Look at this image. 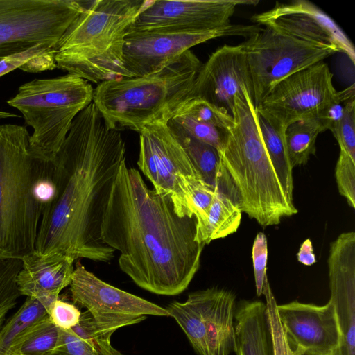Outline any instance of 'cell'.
I'll use <instances>...</instances> for the list:
<instances>
[{
    "instance_id": "obj_1",
    "label": "cell",
    "mask_w": 355,
    "mask_h": 355,
    "mask_svg": "<svg viewBox=\"0 0 355 355\" xmlns=\"http://www.w3.org/2000/svg\"><path fill=\"white\" fill-rule=\"evenodd\" d=\"M125 144L109 127L93 103L74 118L53 160V193L45 203L35 252L108 262L114 250L101 239L105 206Z\"/></svg>"
},
{
    "instance_id": "obj_39",
    "label": "cell",
    "mask_w": 355,
    "mask_h": 355,
    "mask_svg": "<svg viewBox=\"0 0 355 355\" xmlns=\"http://www.w3.org/2000/svg\"><path fill=\"white\" fill-rule=\"evenodd\" d=\"M294 352H295V355H314V354L306 353V352H299L297 350H294ZM333 355H336V354H334Z\"/></svg>"
},
{
    "instance_id": "obj_40",
    "label": "cell",
    "mask_w": 355,
    "mask_h": 355,
    "mask_svg": "<svg viewBox=\"0 0 355 355\" xmlns=\"http://www.w3.org/2000/svg\"><path fill=\"white\" fill-rule=\"evenodd\" d=\"M0 355H24V354H17V353H6V354H0ZM49 355V354H48Z\"/></svg>"
},
{
    "instance_id": "obj_12",
    "label": "cell",
    "mask_w": 355,
    "mask_h": 355,
    "mask_svg": "<svg viewBox=\"0 0 355 355\" xmlns=\"http://www.w3.org/2000/svg\"><path fill=\"white\" fill-rule=\"evenodd\" d=\"M259 25L229 24L198 32L130 31L125 37L123 65L128 78L158 71L197 44L224 36L245 39L261 30Z\"/></svg>"
},
{
    "instance_id": "obj_11",
    "label": "cell",
    "mask_w": 355,
    "mask_h": 355,
    "mask_svg": "<svg viewBox=\"0 0 355 355\" xmlns=\"http://www.w3.org/2000/svg\"><path fill=\"white\" fill-rule=\"evenodd\" d=\"M139 135V169L157 193L171 200L178 215L191 216L187 210L184 187L191 178H202L200 174L172 134L167 122L147 125Z\"/></svg>"
},
{
    "instance_id": "obj_13",
    "label": "cell",
    "mask_w": 355,
    "mask_h": 355,
    "mask_svg": "<svg viewBox=\"0 0 355 355\" xmlns=\"http://www.w3.org/2000/svg\"><path fill=\"white\" fill-rule=\"evenodd\" d=\"M328 64L317 62L277 83L256 107L284 126L304 119H318L337 91Z\"/></svg>"
},
{
    "instance_id": "obj_38",
    "label": "cell",
    "mask_w": 355,
    "mask_h": 355,
    "mask_svg": "<svg viewBox=\"0 0 355 355\" xmlns=\"http://www.w3.org/2000/svg\"><path fill=\"white\" fill-rule=\"evenodd\" d=\"M12 117H19V116L18 115L11 113V112L0 111V119L12 118Z\"/></svg>"
},
{
    "instance_id": "obj_17",
    "label": "cell",
    "mask_w": 355,
    "mask_h": 355,
    "mask_svg": "<svg viewBox=\"0 0 355 355\" xmlns=\"http://www.w3.org/2000/svg\"><path fill=\"white\" fill-rule=\"evenodd\" d=\"M245 92L253 98L252 80L242 47L240 44L224 45L202 64L195 80L192 97L232 114L235 96H242Z\"/></svg>"
},
{
    "instance_id": "obj_21",
    "label": "cell",
    "mask_w": 355,
    "mask_h": 355,
    "mask_svg": "<svg viewBox=\"0 0 355 355\" xmlns=\"http://www.w3.org/2000/svg\"><path fill=\"white\" fill-rule=\"evenodd\" d=\"M74 261L70 257L42 256L35 252L25 256L16 279L21 295L57 300L62 290L71 284Z\"/></svg>"
},
{
    "instance_id": "obj_22",
    "label": "cell",
    "mask_w": 355,
    "mask_h": 355,
    "mask_svg": "<svg viewBox=\"0 0 355 355\" xmlns=\"http://www.w3.org/2000/svg\"><path fill=\"white\" fill-rule=\"evenodd\" d=\"M236 355H273L266 304L241 300L234 313Z\"/></svg>"
},
{
    "instance_id": "obj_3",
    "label": "cell",
    "mask_w": 355,
    "mask_h": 355,
    "mask_svg": "<svg viewBox=\"0 0 355 355\" xmlns=\"http://www.w3.org/2000/svg\"><path fill=\"white\" fill-rule=\"evenodd\" d=\"M28 130L0 125V261L35 252L39 225L51 196L53 161L31 148Z\"/></svg>"
},
{
    "instance_id": "obj_19",
    "label": "cell",
    "mask_w": 355,
    "mask_h": 355,
    "mask_svg": "<svg viewBox=\"0 0 355 355\" xmlns=\"http://www.w3.org/2000/svg\"><path fill=\"white\" fill-rule=\"evenodd\" d=\"M74 304L91 313L169 317L166 308L103 281L78 261L69 285Z\"/></svg>"
},
{
    "instance_id": "obj_27",
    "label": "cell",
    "mask_w": 355,
    "mask_h": 355,
    "mask_svg": "<svg viewBox=\"0 0 355 355\" xmlns=\"http://www.w3.org/2000/svg\"><path fill=\"white\" fill-rule=\"evenodd\" d=\"M54 301L26 297L19 309L0 328V354L8 352L12 343L24 329L47 315Z\"/></svg>"
},
{
    "instance_id": "obj_2",
    "label": "cell",
    "mask_w": 355,
    "mask_h": 355,
    "mask_svg": "<svg viewBox=\"0 0 355 355\" xmlns=\"http://www.w3.org/2000/svg\"><path fill=\"white\" fill-rule=\"evenodd\" d=\"M101 235L120 252V269L139 287L167 296L187 288L205 245L196 239L194 216L178 215L171 200L149 188L125 162L105 206Z\"/></svg>"
},
{
    "instance_id": "obj_36",
    "label": "cell",
    "mask_w": 355,
    "mask_h": 355,
    "mask_svg": "<svg viewBox=\"0 0 355 355\" xmlns=\"http://www.w3.org/2000/svg\"><path fill=\"white\" fill-rule=\"evenodd\" d=\"M82 312L73 303L58 298L51 303L48 315L60 329H69L75 327L80 320Z\"/></svg>"
},
{
    "instance_id": "obj_37",
    "label": "cell",
    "mask_w": 355,
    "mask_h": 355,
    "mask_svg": "<svg viewBox=\"0 0 355 355\" xmlns=\"http://www.w3.org/2000/svg\"><path fill=\"white\" fill-rule=\"evenodd\" d=\"M297 261L305 266H312L316 262L312 241L306 239L300 245L297 253Z\"/></svg>"
},
{
    "instance_id": "obj_5",
    "label": "cell",
    "mask_w": 355,
    "mask_h": 355,
    "mask_svg": "<svg viewBox=\"0 0 355 355\" xmlns=\"http://www.w3.org/2000/svg\"><path fill=\"white\" fill-rule=\"evenodd\" d=\"M202 65L188 50L155 73L98 83L92 103L111 128H129L139 133L147 125L167 122L192 98Z\"/></svg>"
},
{
    "instance_id": "obj_31",
    "label": "cell",
    "mask_w": 355,
    "mask_h": 355,
    "mask_svg": "<svg viewBox=\"0 0 355 355\" xmlns=\"http://www.w3.org/2000/svg\"><path fill=\"white\" fill-rule=\"evenodd\" d=\"M263 295L266 298V316L271 336L273 355H295L291 348L277 311V302L270 288L266 282Z\"/></svg>"
},
{
    "instance_id": "obj_34",
    "label": "cell",
    "mask_w": 355,
    "mask_h": 355,
    "mask_svg": "<svg viewBox=\"0 0 355 355\" xmlns=\"http://www.w3.org/2000/svg\"><path fill=\"white\" fill-rule=\"evenodd\" d=\"M337 140L340 150L348 154L355 160V101L351 102L332 132Z\"/></svg>"
},
{
    "instance_id": "obj_23",
    "label": "cell",
    "mask_w": 355,
    "mask_h": 355,
    "mask_svg": "<svg viewBox=\"0 0 355 355\" xmlns=\"http://www.w3.org/2000/svg\"><path fill=\"white\" fill-rule=\"evenodd\" d=\"M257 110V120L265 148L287 198L293 202V168L285 141L286 128L277 120Z\"/></svg>"
},
{
    "instance_id": "obj_25",
    "label": "cell",
    "mask_w": 355,
    "mask_h": 355,
    "mask_svg": "<svg viewBox=\"0 0 355 355\" xmlns=\"http://www.w3.org/2000/svg\"><path fill=\"white\" fill-rule=\"evenodd\" d=\"M324 129L318 119H304L288 125L285 141L291 166L305 165L316 151L318 135Z\"/></svg>"
},
{
    "instance_id": "obj_26",
    "label": "cell",
    "mask_w": 355,
    "mask_h": 355,
    "mask_svg": "<svg viewBox=\"0 0 355 355\" xmlns=\"http://www.w3.org/2000/svg\"><path fill=\"white\" fill-rule=\"evenodd\" d=\"M58 337L59 328L47 314L24 329L13 340L8 353L48 355Z\"/></svg>"
},
{
    "instance_id": "obj_32",
    "label": "cell",
    "mask_w": 355,
    "mask_h": 355,
    "mask_svg": "<svg viewBox=\"0 0 355 355\" xmlns=\"http://www.w3.org/2000/svg\"><path fill=\"white\" fill-rule=\"evenodd\" d=\"M335 177L338 189L345 197L348 205L355 208V160L343 150L335 168Z\"/></svg>"
},
{
    "instance_id": "obj_6",
    "label": "cell",
    "mask_w": 355,
    "mask_h": 355,
    "mask_svg": "<svg viewBox=\"0 0 355 355\" xmlns=\"http://www.w3.org/2000/svg\"><path fill=\"white\" fill-rule=\"evenodd\" d=\"M150 1H89L57 45V68L98 84L128 78L123 65L125 37Z\"/></svg>"
},
{
    "instance_id": "obj_35",
    "label": "cell",
    "mask_w": 355,
    "mask_h": 355,
    "mask_svg": "<svg viewBox=\"0 0 355 355\" xmlns=\"http://www.w3.org/2000/svg\"><path fill=\"white\" fill-rule=\"evenodd\" d=\"M252 258L256 294L260 297L263 295L264 285L267 281L268 241L263 232H259L254 239Z\"/></svg>"
},
{
    "instance_id": "obj_15",
    "label": "cell",
    "mask_w": 355,
    "mask_h": 355,
    "mask_svg": "<svg viewBox=\"0 0 355 355\" xmlns=\"http://www.w3.org/2000/svg\"><path fill=\"white\" fill-rule=\"evenodd\" d=\"M251 20L257 25L318 46L343 53L354 64V46L336 23L316 5L306 0L277 2Z\"/></svg>"
},
{
    "instance_id": "obj_9",
    "label": "cell",
    "mask_w": 355,
    "mask_h": 355,
    "mask_svg": "<svg viewBox=\"0 0 355 355\" xmlns=\"http://www.w3.org/2000/svg\"><path fill=\"white\" fill-rule=\"evenodd\" d=\"M236 297L227 290L210 287L189 293L184 302L166 307L198 355H230L235 349Z\"/></svg>"
},
{
    "instance_id": "obj_8",
    "label": "cell",
    "mask_w": 355,
    "mask_h": 355,
    "mask_svg": "<svg viewBox=\"0 0 355 355\" xmlns=\"http://www.w3.org/2000/svg\"><path fill=\"white\" fill-rule=\"evenodd\" d=\"M89 1L0 0V60L37 44L56 49Z\"/></svg>"
},
{
    "instance_id": "obj_16",
    "label": "cell",
    "mask_w": 355,
    "mask_h": 355,
    "mask_svg": "<svg viewBox=\"0 0 355 355\" xmlns=\"http://www.w3.org/2000/svg\"><path fill=\"white\" fill-rule=\"evenodd\" d=\"M279 319L293 350L314 355H333L341 343L336 309L297 300L277 304Z\"/></svg>"
},
{
    "instance_id": "obj_14",
    "label": "cell",
    "mask_w": 355,
    "mask_h": 355,
    "mask_svg": "<svg viewBox=\"0 0 355 355\" xmlns=\"http://www.w3.org/2000/svg\"><path fill=\"white\" fill-rule=\"evenodd\" d=\"M258 0H150L128 31L198 32L230 24L239 6H256Z\"/></svg>"
},
{
    "instance_id": "obj_4",
    "label": "cell",
    "mask_w": 355,
    "mask_h": 355,
    "mask_svg": "<svg viewBox=\"0 0 355 355\" xmlns=\"http://www.w3.org/2000/svg\"><path fill=\"white\" fill-rule=\"evenodd\" d=\"M232 116L234 125L219 152L222 166L242 212L262 227L278 225L297 209L286 196L265 148L256 107L248 92L235 96Z\"/></svg>"
},
{
    "instance_id": "obj_18",
    "label": "cell",
    "mask_w": 355,
    "mask_h": 355,
    "mask_svg": "<svg viewBox=\"0 0 355 355\" xmlns=\"http://www.w3.org/2000/svg\"><path fill=\"white\" fill-rule=\"evenodd\" d=\"M330 299L341 333L336 355H355V232L340 234L327 259Z\"/></svg>"
},
{
    "instance_id": "obj_10",
    "label": "cell",
    "mask_w": 355,
    "mask_h": 355,
    "mask_svg": "<svg viewBox=\"0 0 355 355\" xmlns=\"http://www.w3.org/2000/svg\"><path fill=\"white\" fill-rule=\"evenodd\" d=\"M251 75L254 105L259 106L281 80L335 53L265 27L240 44Z\"/></svg>"
},
{
    "instance_id": "obj_24",
    "label": "cell",
    "mask_w": 355,
    "mask_h": 355,
    "mask_svg": "<svg viewBox=\"0 0 355 355\" xmlns=\"http://www.w3.org/2000/svg\"><path fill=\"white\" fill-rule=\"evenodd\" d=\"M241 213L236 200L216 191L205 225L196 233V241L206 245L236 232L241 223Z\"/></svg>"
},
{
    "instance_id": "obj_29",
    "label": "cell",
    "mask_w": 355,
    "mask_h": 355,
    "mask_svg": "<svg viewBox=\"0 0 355 355\" xmlns=\"http://www.w3.org/2000/svg\"><path fill=\"white\" fill-rule=\"evenodd\" d=\"M175 112L225 130L234 125L233 117L228 112L196 97L187 100Z\"/></svg>"
},
{
    "instance_id": "obj_28",
    "label": "cell",
    "mask_w": 355,
    "mask_h": 355,
    "mask_svg": "<svg viewBox=\"0 0 355 355\" xmlns=\"http://www.w3.org/2000/svg\"><path fill=\"white\" fill-rule=\"evenodd\" d=\"M56 52L55 47L40 44L7 56L0 60V77L16 69L38 73L57 68L55 60Z\"/></svg>"
},
{
    "instance_id": "obj_7",
    "label": "cell",
    "mask_w": 355,
    "mask_h": 355,
    "mask_svg": "<svg viewBox=\"0 0 355 355\" xmlns=\"http://www.w3.org/2000/svg\"><path fill=\"white\" fill-rule=\"evenodd\" d=\"M93 92L87 80L68 73L24 83L7 103L33 128L30 144L33 150L53 161L74 118L92 103Z\"/></svg>"
},
{
    "instance_id": "obj_20",
    "label": "cell",
    "mask_w": 355,
    "mask_h": 355,
    "mask_svg": "<svg viewBox=\"0 0 355 355\" xmlns=\"http://www.w3.org/2000/svg\"><path fill=\"white\" fill-rule=\"evenodd\" d=\"M146 318L85 311L73 328H59L58 342L49 355H125L112 345V335L118 329L139 323Z\"/></svg>"
},
{
    "instance_id": "obj_33",
    "label": "cell",
    "mask_w": 355,
    "mask_h": 355,
    "mask_svg": "<svg viewBox=\"0 0 355 355\" xmlns=\"http://www.w3.org/2000/svg\"><path fill=\"white\" fill-rule=\"evenodd\" d=\"M355 101V85L337 92L333 100L318 118L324 130L333 132L342 119L348 105Z\"/></svg>"
},
{
    "instance_id": "obj_30",
    "label": "cell",
    "mask_w": 355,
    "mask_h": 355,
    "mask_svg": "<svg viewBox=\"0 0 355 355\" xmlns=\"http://www.w3.org/2000/svg\"><path fill=\"white\" fill-rule=\"evenodd\" d=\"M21 263L20 259L0 261V328L5 322L8 313L15 306L21 295L16 279Z\"/></svg>"
}]
</instances>
